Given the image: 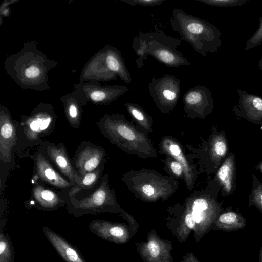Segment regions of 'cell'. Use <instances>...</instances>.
I'll list each match as a JSON object with an SVG mask.
<instances>
[{
	"label": "cell",
	"mask_w": 262,
	"mask_h": 262,
	"mask_svg": "<svg viewBox=\"0 0 262 262\" xmlns=\"http://www.w3.org/2000/svg\"><path fill=\"white\" fill-rule=\"evenodd\" d=\"M126 109L132 116L141 125L147 129H149L152 123V118L139 105L127 102L125 104Z\"/></svg>",
	"instance_id": "cell-22"
},
{
	"label": "cell",
	"mask_w": 262,
	"mask_h": 262,
	"mask_svg": "<svg viewBox=\"0 0 262 262\" xmlns=\"http://www.w3.org/2000/svg\"><path fill=\"white\" fill-rule=\"evenodd\" d=\"M182 41L181 39L169 36L161 30L141 33L134 36L132 48L138 57L136 60L137 68H143L148 56L169 67L190 66V62L177 50Z\"/></svg>",
	"instance_id": "cell-2"
},
{
	"label": "cell",
	"mask_w": 262,
	"mask_h": 262,
	"mask_svg": "<svg viewBox=\"0 0 262 262\" xmlns=\"http://www.w3.org/2000/svg\"><path fill=\"white\" fill-rule=\"evenodd\" d=\"M89 228L97 236L117 243L127 242L130 237L129 229L123 224L95 220L89 224Z\"/></svg>",
	"instance_id": "cell-14"
},
{
	"label": "cell",
	"mask_w": 262,
	"mask_h": 262,
	"mask_svg": "<svg viewBox=\"0 0 262 262\" xmlns=\"http://www.w3.org/2000/svg\"><path fill=\"white\" fill-rule=\"evenodd\" d=\"M121 2L131 6H154L162 4L165 0H121Z\"/></svg>",
	"instance_id": "cell-29"
},
{
	"label": "cell",
	"mask_w": 262,
	"mask_h": 262,
	"mask_svg": "<svg viewBox=\"0 0 262 262\" xmlns=\"http://www.w3.org/2000/svg\"><path fill=\"white\" fill-rule=\"evenodd\" d=\"M12 246L8 238L1 232L0 236V262H11Z\"/></svg>",
	"instance_id": "cell-25"
},
{
	"label": "cell",
	"mask_w": 262,
	"mask_h": 262,
	"mask_svg": "<svg viewBox=\"0 0 262 262\" xmlns=\"http://www.w3.org/2000/svg\"><path fill=\"white\" fill-rule=\"evenodd\" d=\"M40 73V69L37 67L33 66L26 69L25 72L26 76L29 78L37 77Z\"/></svg>",
	"instance_id": "cell-31"
},
{
	"label": "cell",
	"mask_w": 262,
	"mask_h": 262,
	"mask_svg": "<svg viewBox=\"0 0 262 262\" xmlns=\"http://www.w3.org/2000/svg\"><path fill=\"white\" fill-rule=\"evenodd\" d=\"M166 149L168 152L177 160H179L183 168L184 173L186 174V172H188L189 174L190 172V170L187 163L185 159L181 149L179 145L173 141L168 140L166 143Z\"/></svg>",
	"instance_id": "cell-24"
},
{
	"label": "cell",
	"mask_w": 262,
	"mask_h": 262,
	"mask_svg": "<svg viewBox=\"0 0 262 262\" xmlns=\"http://www.w3.org/2000/svg\"><path fill=\"white\" fill-rule=\"evenodd\" d=\"M172 172L178 177L181 176L183 172V168L181 164L177 161H172L170 164Z\"/></svg>",
	"instance_id": "cell-30"
},
{
	"label": "cell",
	"mask_w": 262,
	"mask_h": 262,
	"mask_svg": "<svg viewBox=\"0 0 262 262\" xmlns=\"http://www.w3.org/2000/svg\"><path fill=\"white\" fill-rule=\"evenodd\" d=\"M249 203L262 213V184L258 180L253 185L249 196Z\"/></svg>",
	"instance_id": "cell-26"
},
{
	"label": "cell",
	"mask_w": 262,
	"mask_h": 262,
	"mask_svg": "<svg viewBox=\"0 0 262 262\" xmlns=\"http://www.w3.org/2000/svg\"><path fill=\"white\" fill-rule=\"evenodd\" d=\"M137 245L139 255L144 262H173L171 241L161 238L155 230L148 234L145 242Z\"/></svg>",
	"instance_id": "cell-8"
},
{
	"label": "cell",
	"mask_w": 262,
	"mask_h": 262,
	"mask_svg": "<svg viewBox=\"0 0 262 262\" xmlns=\"http://www.w3.org/2000/svg\"><path fill=\"white\" fill-rule=\"evenodd\" d=\"M193 216L196 226V237L203 236L219 215L220 208L216 202L210 199L199 196L194 199L187 210Z\"/></svg>",
	"instance_id": "cell-6"
},
{
	"label": "cell",
	"mask_w": 262,
	"mask_h": 262,
	"mask_svg": "<svg viewBox=\"0 0 262 262\" xmlns=\"http://www.w3.org/2000/svg\"><path fill=\"white\" fill-rule=\"evenodd\" d=\"M198 2L210 6L220 8H226L244 5L246 0H196Z\"/></svg>",
	"instance_id": "cell-27"
},
{
	"label": "cell",
	"mask_w": 262,
	"mask_h": 262,
	"mask_svg": "<svg viewBox=\"0 0 262 262\" xmlns=\"http://www.w3.org/2000/svg\"><path fill=\"white\" fill-rule=\"evenodd\" d=\"M170 25L172 30L180 35L182 41L189 43L203 56L216 53L221 45L222 33L216 26L181 9L172 10Z\"/></svg>",
	"instance_id": "cell-1"
},
{
	"label": "cell",
	"mask_w": 262,
	"mask_h": 262,
	"mask_svg": "<svg viewBox=\"0 0 262 262\" xmlns=\"http://www.w3.org/2000/svg\"><path fill=\"white\" fill-rule=\"evenodd\" d=\"M181 262H200L192 253L186 254L183 258Z\"/></svg>",
	"instance_id": "cell-32"
},
{
	"label": "cell",
	"mask_w": 262,
	"mask_h": 262,
	"mask_svg": "<svg viewBox=\"0 0 262 262\" xmlns=\"http://www.w3.org/2000/svg\"><path fill=\"white\" fill-rule=\"evenodd\" d=\"M42 231L47 238L66 262H85L77 250L62 236L47 227H43Z\"/></svg>",
	"instance_id": "cell-17"
},
{
	"label": "cell",
	"mask_w": 262,
	"mask_h": 262,
	"mask_svg": "<svg viewBox=\"0 0 262 262\" xmlns=\"http://www.w3.org/2000/svg\"><path fill=\"white\" fill-rule=\"evenodd\" d=\"M258 262H262V246L259 252Z\"/></svg>",
	"instance_id": "cell-34"
},
{
	"label": "cell",
	"mask_w": 262,
	"mask_h": 262,
	"mask_svg": "<svg viewBox=\"0 0 262 262\" xmlns=\"http://www.w3.org/2000/svg\"><path fill=\"white\" fill-rule=\"evenodd\" d=\"M35 164V176L42 182L60 189H71L73 186L54 168L40 150L31 156Z\"/></svg>",
	"instance_id": "cell-11"
},
{
	"label": "cell",
	"mask_w": 262,
	"mask_h": 262,
	"mask_svg": "<svg viewBox=\"0 0 262 262\" xmlns=\"http://www.w3.org/2000/svg\"><path fill=\"white\" fill-rule=\"evenodd\" d=\"M239 104L233 112L238 116L255 123H262V97L237 89Z\"/></svg>",
	"instance_id": "cell-13"
},
{
	"label": "cell",
	"mask_w": 262,
	"mask_h": 262,
	"mask_svg": "<svg viewBox=\"0 0 262 262\" xmlns=\"http://www.w3.org/2000/svg\"><path fill=\"white\" fill-rule=\"evenodd\" d=\"M102 134L122 150L139 157L156 156L150 140L122 114L105 115L97 124Z\"/></svg>",
	"instance_id": "cell-3"
},
{
	"label": "cell",
	"mask_w": 262,
	"mask_h": 262,
	"mask_svg": "<svg viewBox=\"0 0 262 262\" xmlns=\"http://www.w3.org/2000/svg\"><path fill=\"white\" fill-rule=\"evenodd\" d=\"M256 168H257L262 173V162H260L258 164Z\"/></svg>",
	"instance_id": "cell-35"
},
{
	"label": "cell",
	"mask_w": 262,
	"mask_h": 262,
	"mask_svg": "<svg viewBox=\"0 0 262 262\" xmlns=\"http://www.w3.org/2000/svg\"><path fill=\"white\" fill-rule=\"evenodd\" d=\"M104 164L96 170L81 176L80 180L69 189L68 196L69 200L73 199L77 193L83 190H90L97 186L102 177Z\"/></svg>",
	"instance_id": "cell-20"
},
{
	"label": "cell",
	"mask_w": 262,
	"mask_h": 262,
	"mask_svg": "<svg viewBox=\"0 0 262 262\" xmlns=\"http://www.w3.org/2000/svg\"><path fill=\"white\" fill-rule=\"evenodd\" d=\"M66 208L70 214L76 217L119 211V206L115 192L108 184V174L105 173L101 177L95 190L89 195L80 199L75 197L69 200Z\"/></svg>",
	"instance_id": "cell-4"
},
{
	"label": "cell",
	"mask_w": 262,
	"mask_h": 262,
	"mask_svg": "<svg viewBox=\"0 0 262 262\" xmlns=\"http://www.w3.org/2000/svg\"><path fill=\"white\" fill-rule=\"evenodd\" d=\"M54 125L52 116L47 113H35L22 122L21 128L28 141L38 142L53 131Z\"/></svg>",
	"instance_id": "cell-12"
},
{
	"label": "cell",
	"mask_w": 262,
	"mask_h": 262,
	"mask_svg": "<svg viewBox=\"0 0 262 262\" xmlns=\"http://www.w3.org/2000/svg\"><path fill=\"white\" fill-rule=\"evenodd\" d=\"M104 150L90 142L84 141L77 148L72 160L73 166L81 176L91 172L103 164Z\"/></svg>",
	"instance_id": "cell-10"
},
{
	"label": "cell",
	"mask_w": 262,
	"mask_h": 262,
	"mask_svg": "<svg viewBox=\"0 0 262 262\" xmlns=\"http://www.w3.org/2000/svg\"><path fill=\"white\" fill-rule=\"evenodd\" d=\"M259 27L246 43L245 50L251 49L262 43V16L259 18Z\"/></svg>",
	"instance_id": "cell-28"
},
{
	"label": "cell",
	"mask_w": 262,
	"mask_h": 262,
	"mask_svg": "<svg viewBox=\"0 0 262 262\" xmlns=\"http://www.w3.org/2000/svg\"><path fill=\"white\" fill-rule=\"evenodd\" d=\"M39 150L49 158L73 186L76 184L81 176L75 170L62 143L56 144L46 141L42 143Z\"/></svg>",
	"instance_id": "cell-9"
},
{
	"label": "cell",
	"mask_w": 262,
	"mask_h": 262,
	"mask_svg": "<svg viewBox=\"0 0 262 262\" xmlns=\"http://www.w3.org/2000/svg\"><path fill=\"white\" fill-rule=\"evenodd\" d=\"M108 49L105 57V63L107 68L112 73L117 75L124 82L127 84L130 83V74L120 52L112 47Z\"/></svg>",
	"instance_id": "cell-18"
},
{
	"label": "cell",
	"mask_w": 262,
	"mask_h": 262,
	"mask_svg": "<svg viewBox=\"0 0 262 262\" xmlns=\"http://www.w3.org/2000/svg\"><path fill=\"white\" fill-rule=\"evenodd\" d=\"M213 224L220 230L231 231L244 228L246 221L241 214L230 211L219 215Z\"/></svg>",
	"instance_id": "cell-21"
},
{
	"label": "cell",
	"mask_w": 262,
	"mask_h": 262,
	"mask_svg": "<svg viewBox=\"0 0 262 262\" xmlns=\"http://www.w3.org/2000/svg\"><path fill=\"white\" fill-rule=\"evenodd\" d=\"M258 67L259 68V69L262 73V56H261L260 59L259 60V62L258 63Z\"/></svg>",
	"instance_id": "cell-33"
},
{
	"label": "cell",
	"mask_w": 262,
	"mask_h": 262,
	"mask_svg": "<svg viewBox=\"0 0 262 262\" xmlns=\"http://www.w3.org/2000/svg\"><path fill=\"white\" fill-rule=\"evenodd\" d=\"M183 101L184 111L191 118H204L213 108L212 93L203 85L190 88L184 94Z\"/></svg>",
	"instance_id": "cell-7"
},
{
	"label": "cell",
	"mask_w": 262,
	"mask_h": 262,
	"mask_svg": "<svg viewBox=\"0 0 262 262\" xmlns=\"http://www.w3.org/2000/svg\"><path fill=\"white\" fill-rule=\"evenodd\" d=\"M31 196L37 206L43 210H54L67 204L68 199H64L55 191L37 183L32 189Z\"/></svg>",
	"instance_id": "cell-16"
},
{
	"label": "cell",
	"mask_w": 262,
	"mask_h": 262,
	"mask_svg": "<svg viewBox=\"0 0 262 262\" xmlns=\"http://www.w3.org/2000/svg\"><path fill=\"white\" fill-rule=\"evenodd\" d=\"M235 171V158L232 153L224 162L217 173L219 182L227 194H230L233 189Z\"/></svg>",
	"instance_id": "cell-19"
},
{
	"label": "cell",
	"mask_w": 262,
	"mask_h": 262,
	"mask_svg": "<svg viewBox=\"0 0 262 262\" xmlns=\"http://www.w3.org/2000/svg\"><path fill=\"white\" fill-rule=\"evenodd\" d=\"M228 144L224 135L220 134L215 136L211 142L210 152L213 159L220 161L226 155Z\"/></svg>",
	"instance_id": "cell-23"
},
{
	"label": "cell",
	"mask_w": 262,
	"mask_h": 262,
	"mask_svg": "<svg viewBox=\"0 0 262 262\" xmlns=\"http://www.w3.org/2000/svg\"><path fill=\"white\" fill-rule=\"evenodd\" d=\"M16 128L9 116L3 113L0 117V157L8 162L12 159V149L16 144Z\"/></svg>",
	"instance_id": "cell-15"
},
{
	"label": "cell",
	"mask_w": 262,
	"mask_h": 262,
	"mask_svg": "<svg viewBox=\"0 0 262 262\" xmlns=\"http://www.w3.org/2000/svg\"><path fill=\"white\" fill-rule=\"evenodd\" d=\"M148 88L154 102L161 112L168 113L177 104L181 81L176 76L167 74L160 78L152 77Z\"/></svg>",
	"instance_id": "cell-5"
}]
</instances>
